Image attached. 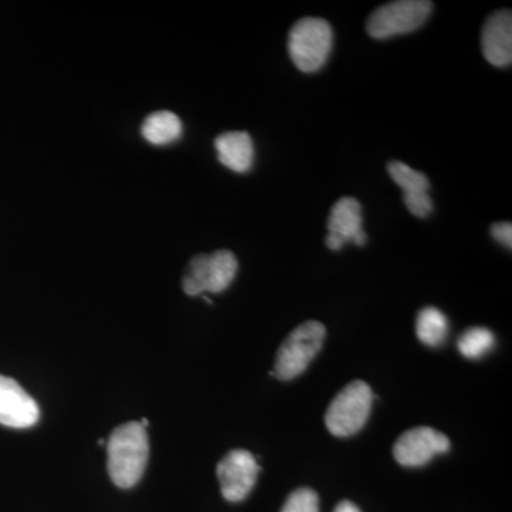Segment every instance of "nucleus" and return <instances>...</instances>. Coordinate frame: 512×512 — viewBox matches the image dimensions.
Segmentation results:
<instances>
[{
  "mask_svg": "<svg viewBox=\"0 0 512 512\" xmlns=\"http://www.w3.org/2000/svg\"><path fill=\"white\" fill-rule=\"evenodd\" d=\"M494 345V333L485 328L467 329L457 342L458 350L467 359H480L487 355Z\"/></svg>",
  "mask_w": 512,
  "mask_h": 512,
  "instance_id": "dca6fc26",
  "label": "nucleus"
},
{
  "mask_svg": "<svg viewBox=\"0 0 512 512\" xmlns=\"http://www.w3.org/2000/svg\"><path fill=\"white\" fill-rule=\"evenodd\" d=\"M491 235L495 241L503 244L504 247L511 249L512 245V225L511 222H497L491 227Z\"/></svg>",
  "mask_w": 512,
  "mask_h": 512,
  "instance_id": "a211bd4d",
  "label": "nucleus"
},
{
  "mask_svg": "<svg viewBox=\"0 0 512 512\" xmlns=\"http://www.w3.org/2000/svg\"><path fill=\"white\" fill-rule=\"evenodd\" d=\"M483 55L495 67H510L512 62L511 10H498L485 22L481 33Z\"/></svg>",
  "mask_w": 512,
  "mask_h": 512,
  "instance_id": "9b49d317",
  "label": "nucleus"
},
{
  "mask_svg": "<svg viewBox=\"0 0 512 512\" xmlns=\"http://www.w3.org/2000/svg\"><path fill=\"white\" fill-rule=\"evenodd\" d=\"M261 467L248 450H231L217 466L221 493L225 500L239 503L245 500L255 487Z\"/></svg>",
  "mask_w": 512,
  "mask_h": 512,
  "instance_id": "6e6552de",
  "label": "nucleus"
},
{
  "mask_svg": "<svg viewBox=\"0 0 512 512\" xmlns=\"http://www.w3.org/2000/svg\"><path fill=\"white\" fill-rule=\"evenodd\" d=\"M333 512H362L357 505L353 504L352 501H342L336 505L335 511Z\"/></svg>",
  "mask_w": 512,
  "mask_h": 512,
  "instance_id": "6ab92c4d",
  "label": "nucleus"
},
{
  "mask_svg": "<svg viewBox=\"0 0 512 512\" xmlns=\"http://www.w3.org/2000/svg\"><path fill=\"white\" fill-rule=\"evenodd\" d=\"M325 336V325L318 320L296 326L279 346L271 376L286 382L302 375L322 349Z\"/></svg>",
  "mask_w": 512,
  "mask_h": 512,
  "instance_id": "f03ea898",
  "label": "nucleus"
},
{
  "mask_svg": "<svg viewBox=\"0 0 512 512\" xmlns=\"http://www.w3.org/2000/svg\"><path fill=\"white\" fill-rule=\"evenodd\" d=\"M106 447L111 481L120 488L134 487L146 471L150 454L146 427L140 421L123 424L111 433Z\"/></svg>",
  "mask_w": 512,
  "mask_h": 512,
  "instance_id": "f257e3e1",
  "label": "nucleus"
},
{
  "mask_svg": "<svg viewBox=\"0 0 512 512\" xmlns=\"http://www.w3.org/2000/svg\"><path fill=\"white\" fill-rule=\"evenodd\" d=\"M218 160L222 165L235 171V173L244 174L251 170L254 165L255 148L252 138L245 131H229L221 134L215 140Z\"/></svg>",
  "mask_w": 512,
  "mask_h": 512,
  "instance_id": "ddd939ff",
  "label": "nucleus"
},
{
  "mask_svg": "<svg viewBox=\"0 0 512 512\" xmlns=\"http://www.w3.org/2000/svg\"><path fill=\"white\" fill-rule=\"evenodd\" d=\"M328 231L326 245L332 251H339L350 241L359 247L365 245L367 235L362 229V205L359 201L350 197L340 198L330 211Z\"/></svg>",
  "mask_w": 512,
  "mask_h": 512,
  "instance_id": "1a4fd4ad",
  "label": "nucleus"
},
{
  "mask_svg": "<svg viewBox=\"0 0 512 512\" xmlns=\"http://www.w3.org/2000/svg\"><path fill=\"white\" fill-rule=\"evenodd\" d=\"M332 46V26L325 19L302 18L289 32V56L303 73H315L322 69L332 52Z\"/></svg>",
  "mask_w": 512,
  "mask_h": 512,
  "instance_id": "7ed1b4c3",
  "label": "nucleus"
},
{
  "mask_svg": "<svg viewBox=\"0 0 512 512\" xmlns=\"http://www.w3.org/2000/svg\"><path fill=\"white\" fill-rule=\"evenodd\" d=\"M433 3L427 0H399L377 8L366 23L373 39L403 35L419 29L429 19Z\"/></svg>",
  "mask_w": 512,
  "mask_h": 512,
  "instance_id": "423d86ee",
  "label": "nucleus"
},
{
  "mask_svg": "<svg viewBox=\"0 0 512 512\" xmlns=\"http://www.w3.org/2000/svg\"><path fill=\"white\" fill-rule=\"evenodd\" d=\"M281 512H319V495L311 488H298L289 495Z\"/></svg>",
  "mask_w": 512,
  "mask_h": 512,
  "instance_id": "f3484780",
  "label": "nucleus"
},
{
  "mask_svg": "<svg viewBox=\"0 0 512 512\" xmlns=\"http://www.w3.org/2000/svg\"><path fill=\"white\" fill-rule=\"evenodd\" d=\"M373 392L363 380H353L330 402L325 424L336 437L355 436L365 427L372 413Z\"/></svg>",
  "mask_w": 512,
  "mask_h": 512,
  "instance_id": "20e7f679",
  "label": "nucleus"
},
{
  "mask_svg": "<svg viewBox=\"0 0 512 512\" xmlns=\"http://www.w3.org/2000/svg\"><path fill=\"white\" fill-rule=\"evenodd\" d=\"M237 271L238 261L231 251L222 249L212 254L194 256L185 269L184 292L190 296L224 292L234 281Z\"/></svg>",
  "mask_w": 512,
  "mask_h": 512,
  "instance_id": "39448f33",
  "label": "nucleus"
},
{
  "mask_svg": "<svg viewBox=\"0 0 512 512\" xmlns=\"http://www.w3.org/2000/svg\"><path fill=\"white\" fill-rule=\"evenodd\" d=\"M416 333L421 343L437 348L446 342L448 319L443 312L433 306L421 309L416 319Z\"/></svg>",
  "mask_w": 512,
  "mask_h": 512,
  "instance_id": "2eb2a0df",
  "label": "nucleus"
},
{
  "mask_svg": "<svg viewBox=\"0 0 512 512\" xmlns=\"http://www.w3.org/2000/svg\"><path fill=\"white\" fill-rule=\"evenodd\" d=\"M450 439L433 427L420 426L404 431L393 446V456L403 467H421L450 450Z\"/></svg>",
  "mask_w": 512,
  "mask_h": 512,
  "instance_id": "0eeeda50",
  "label": "nucleus"
},
{
  "mask_svg": "<svg viewBox=\"0 0 512 512\" xmlns=\"http://www.w3.org/2000/svg\"><path fill=\"white\" fill-rule=\"evenodd\" d=\"M35 400L16 380L0 375V424L13 429H28L39 421Z\"/></svg>",
  "mask_w": 512,
  "mask_h": 512,
  "instance_id": "9d476101",
  "label": "nucleus"
},
{
  "mask_svg": "<svg viewBox=\"0 0 512 512\" xmlns=\"http://www.w3.org/2000/svg\"><path fill=\"white\" fill-rule=\"evenodd\" d=\"M141 133L148 143L154 146H167L181 137L183 124L180 117L171 111H156L144 121Z\"/></svg>",
  "mask_w": 512,
  "mask_h": 512,
  "instance_id": "4468645a",
  "label": "nucleus"
},
{
  "mask_svg": "<svg viewBox=\"0 0 512 512\" xmlns=\"http://www.w3.org/2000/svg\"><path fill=\"white\" fill-rule=\"evenodd\" d=\"M387 170L394 183L402 188L407 210L419 218L430 215L433 211V201L429 195V178L400 161H392Z\"/></svg>",
  "mask_w": 512,
  "mask_h": 512,
  "instance_id": "f8f14e48",
  "label": "nucleus"
}]
</instances>
